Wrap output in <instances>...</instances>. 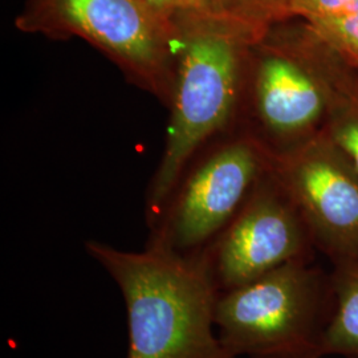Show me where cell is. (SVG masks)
<instances>
[{
    "label": "cell",
    "instance_id": "cell-12",
    "mask_svg": "<svg viewBox=\"0 0 358 358\" xmlns=\"http://www.w3.org/2000/svg\"><path fill=\"white\" fill-rule=\"evenodd\" d=\"M307 24L333 48L358 63V13Z\"/></svg>",
    "mask_w": 358,
    "mask_h": 358
},
{
    "label": "cell",
    "instance_id": "cell-6",
    "mask_svg": "<svg viewBox=\"0 0 358 358\" xmlns=\"http://www.w3.org/2000/svg\"><path fill=\"white\" fill-rule=\"evenodd\" d=\"M291 20L272 27L251 48L256 117L287 149L319 133L328 112L315 34L304 20Z\"/></svg>",
    "mask_w": 358,
    "mask_h": 358
},
{
    "label": "cell",
    "instance_id": "cell-15",
    "mask_svg": "<svg viewBox=\"0 0 358 358\" xmlns=\"http://www.w3.org/2000/svg\"><path fill=\"white\" fill-rule=\"evenodd\" d=\"M355 63H356V62H355ZM356 64H357V65H358V63H356Z\"/></svg>",
    "mask_w": 358,
    "mask_h": 358
},
{
    "label": "cell",
    "instance_id": "cell-3",
    "mask_svg": "<svg viewBox=\"0 0 358 358\" xmlns=\"http://www.w3.org/2000/svg\"><path fill=\"white\" fill-rule=\"evenodd\" d=\"M333 308L331 273L300 259L220 292L215 325L234 358H324Z\"/></svg>",
    "mask_w": 358,
    "mask_h": 358
},
{
    "label": "cell",
    "instance_id": "cell-14",
    "mask_svg": "<svg viewBox=\"0 0 358 358\" xmlns=\"http://www.w3.org/2000/svg\"><path fill=\"white\" fill-rule=\"evenodd\" d=\"M152 13L173 24L187 16L219 13L217 0H140Z\"/></svg>",
    "mask_w": 358,
    "mask_h": 358
},
{
    "label": "cell",
    "instance_id": "cell-10",
    "mask_svg": "<svg viewBox=\"0 0 358 358\" xmlns=\"http://www.w3.org/2000/svg\"><path fill=\"white\" fill-rule=\"evenodd\" d=\"M334 308L325 338L328 356L358 358V256L334 263Z\"/></svg>",
    "mask_w": 358,
    "mask_h": 358
},
{
    "label": "cell",
    "instance_id": "cell-9",
    "mask_svg": "<svg viewBox=\"0 0 358 358\" xmlns=\"http://www.w3.org/2000/svg\"><path fill=\"white\" fill-rule=\"evenodd\" d=\"M313 34L328 90V112L321 131L358 173V65Z\"/></svg>",
    "mask_w": 358,
    "mask_h": 358
},
{
    "label": "cell",
    "instance_id": "cell-7",
    "mask_svg": "<svg viewBox=\"0 0 358 358\" xmlns=\"http://www.w3.org/2000/svg\"><path fill=\"white\" fill-rule=\"evenodd\" d=\"M269 171L333 264L358 256V173L321 130L271 154Z\"/></svg>",
    "mask_w": 358,
    "mask_h": 358
},
{
    "label": "cell",
    "instance_id": "cell-4",
    "mask_svg": "<svg viewBox=\"0 0 358 358\" xmlns=\"http://www.w3.org/2000/svg\"><path fill=\"white\" fill-rule=\"evenodd\" d=\"M15 26L31 35L85 40L134 84L170 105L178 32L140 0H27Z\"/></svg>",
    "mask_w": 358,
    "mask_h": 358
},
{
    "label": "cell",
    "instance_id": "cell-2",
    "mask_svg": "<svg viewBox=\"0 0 358 358\" xmlns=\"http://www.w3.org/2000/svg\"><path fill=\"white\" fill-rule=\"evenodd\" d=\"M177 66L165 150L146 198L150 229L185 177L195 152L235 115L252 45L260 38L220 13L194 15L174 23Z\"/></svg>",
    "mask_w": 358,
    "mask_h": 358
},
{
    "label": "cell",
    "instance_id": "cell-8",
    "mask_svg": "<svg viewBox=\"0 0 358 358\" xmlns=\"http://www.w3.org/2000/svg\"><path fill=\"white\" fill-rule=\"evenodd\" d=\"M312 245L299 211L269 171L202 255L220 294L310 259Z\"/></svg>",
    "mask_w": 358,
    "mask_h": 358
},
{
    "label": "cell",
    "instance_id": "cell-13",
    "mask_svg": "<svg viewBox=\"0 0 358 358\" xmlns=\"http://www.w3.org/2000/svg\"><path fill=\"white\" fill-rule=\"evenodd\" d=\"M291 17L317 23L358 13V0H292Z\"/></svg>",
    "mask_w": 358,
    "mask_h": 358
},
{
    "label": "cell",
    "instance_id": "cell-1",
    "mask_svg": "<svg viewBox=\"0 0 358 358\" xmlns=\"http://www.w3.org/2000/svg\"><path fill=\"white\" fill-rule=\"evenodd\" d=\"M87 254L118 287L127 308V358H234L215 325L217 291L202 254L146 245L140 252L88 241Z\"/></svg>",
    "mask_w": 358,
    "mask_h": 358
},
{
    "label": "cell",
    "instance_id": "cell-11",
    "mask_svg": "<svg viewBox=\"0 0 358 358\" xmlns=\"http://www.w3.org/2000/svg\"><path fill=\"white\" fill-rule=\"evenodd\" d=\"M292 0H217L219 13L245 27L259 38L279 23L291 20Z\"/></svg>",
    "mask_w": 358,
    "mask_h": 358
},
{
    "label": "cell",
    "instance_id": "cell-5",
    "mask_svg": "<svg viewBox=\"0 0 358 358\" xmlns=\"http://www.w3.org/2000/svg\"><path fill=\"white\" fill-rule=\"evenodd\" d=\"M271 169V153L251 137L220 146L180 180L148 245L198 255L242 208Z\"/></svg>",
    "mask_w": 358,
    "mask_h": 358
}]
</instances>
